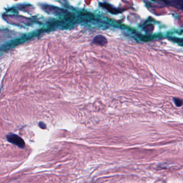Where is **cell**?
Here are the masks:
<instances>
[{"instance_id":"cell-1","label":"cell","mask_w":183,"mask_h":183,"mask_svg":"<svg viewBox=\"0 0 183 183\" xmlns=\"http://www.w3.org/2000/svg\"><path fill=\"white\" fill-rule=\"evenodd\" d=\"M7 140L9 142L14 144L15 145L17 146L18 147H19L21 148H23L25 146V143L23 140L18 135H15V134L10 133L8 135Z\"/></svg>"},{"instance_id":"cell-2","label":"cell","mask_w":183,"mask_h":183,"mask_svg":"<svg viewBox=\"0 0 183 183\" xmlns=\"http://www.w3.org/2000/svg\"><path fill=\"white\" fill-rule=\"evenodd\" d=\"M175 102H176V105H178V106H181V104H182V101L181 100H179V99H175Z\"/></svg>"}]
</instances>
